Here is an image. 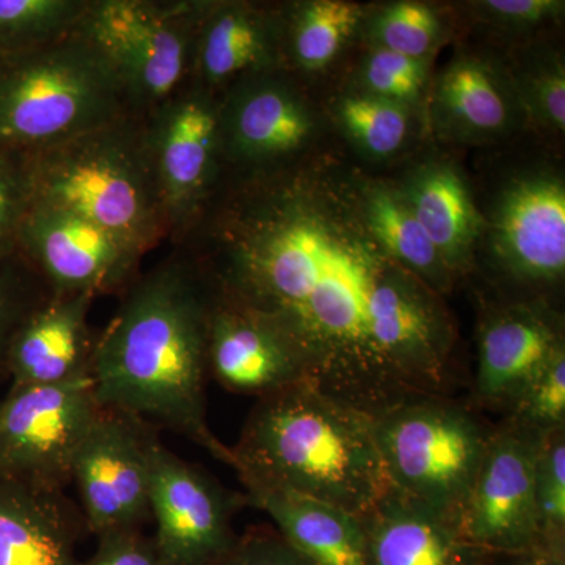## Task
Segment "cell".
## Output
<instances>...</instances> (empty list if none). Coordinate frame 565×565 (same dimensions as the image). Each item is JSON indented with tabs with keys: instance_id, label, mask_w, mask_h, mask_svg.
<instances>
[{
	"instance_id": "obj_1",
	"label": "cell",
	"mask_w": 565,
	"mask_h": 565,
	"mask_svg": "<svg viewBox=\"0 0 565 565\" xmlns=\"http://www.w3.org/2000/svg\"><path fill=\"white\" fill-rule=\"evenodd\" d=\"M362 177L311 151L278 172L223 178L172 248L215 299L277 333L308 381L375 416L445 396L457 329L444 297L371 233Z\"/></svg>"
},
{
	"instance_id": "obj_2",
	"label": "cell",
	"mask_w": 565,
	"mask_h": 565,
	"mask_svg": "<svg viewBox=\"0 0 565 565\" xmlns=\"http://www.w3.org/2000/svg\"><path fill=\"white\" fill-rule=\"evenodd\" d=\"M214 294L180 248L125 291L96 337L92 381L102 408L137 416L195 441L222 462L232 449L207 422V333Z\"/></svg>"
},
{
	"instance_id": "obj_3",
	"label": "cell",
	"mask_w": 565,
	"mask_h": 565,
	"mask_svg": "<svg viewBox=\"0 0 565 565\" xmlns=\"http://www.w3.org/2000/svg\"><path fill=\"white\" fill-rule=\"evenodd\" d=\"M244 486L303 494L364 516L388 493L374 415L303 379L259 397L233 446Z\"/></svg>"
},
{
	"instance_id": "obj_4",
	"label": "cell",
	"mask_w": 565,
	"mask_h": 565,
	"mask_svg": "<svg viewBox=\"0 0 565 565\" xmlns=\"http://www.w3.org/2000/svg\"><path fill=\"white\" fill-rule=\"evenodd\" d=\"M24 161L32 203L81 215L141 255L169 243L143 117L125 115Z\"/></svg>"
},
{
	"instance_id": "obj_5",
	"label": "cell",
	"mask_w": 565,
	"mask_h": 565,
	"mask_svg": "<svg viewBox=\"0 0 565 565\" xmlns=\"http://www.w3.org/2000/svg\"><path fill=\"white\" fill-rule=\"evenodd\" d=\"M129 114L109 62L79 31L0 58V154H36Z\"/></svg>"
},
{
	"instance_id": "obj_6",
	"label": "cell",
	"mask_w": 565,
	"mask_h": 565,
	"mask_svg": "<svg viewBox=\"0 0 565 565\" xmlns=\"http://www.w3.org/2000/svg\"><path fill=\"white\" fill-rule=\"evenodd\" d=\"M390 490L457 522L484 456L489 430L446 396H418L374 416Z\"/></svg>"
},
{
	"instance_id": "obj_7",
	"label": "cell",
	"mask_w": 565,
	"mask_h": 565,
	"mask_svg": "<svg viewBox=\"0 0 565 565\" xmlns=\"http://www.w3.org/2000/svg\"><path fill=\"white\" fill-rule=\"evenodd\" d=\"M207 0H90L79 31L109 62L132 115L147 117L192 79Z\"/></svg>"
},
{
	"instance_id": "obj_8",
	"label": "cell",
	"mask_w": 565,
	"mask_h": 565,
	"mask_svg": "<svg viewBox=\"0 0 565 565\" xmlns=\"http://www.w3.org/2000/svg\"><path fill=\"white\" fill-rule=\"evenodd\" d=\"M143 120L173 247L202 214L225 177L221 103L199 82L189 79Z\"/></svg>"
},
{
	"instance_id": "obj_9",
	"label": "cell",
	"mask_w": 565,
	"mask_h": 565,
	"mask_svg": "<svg viewBox=\"0 0 565 565\" xmlns=\"http://www.w3.org/2000/svg\"><path fill=\"white\" fill-rule=\"evenodd\" d=\"M223 178L278 172L310 154L318 111L285 68L237 82L218 96Z\"/></svg>"
},
{
	"instance_id": "obj_10",
	"label": "cell",
	"mask_w": 565,
	"mask_h": 565,
	"mask_svg": "<svg viewBox=\"0 0 565 565\" xmlns=\"http://www.w3.org/2000/svg\"><path fill=\"white\" fill-rule=\"evenodd\" d=\"M99 412L90 373L62 384L10 388L0 401V476L65 489Z\"/></svg>"
},
{
	"instance_id": "obj_11",
	"label": "cell",
	"mask_w": 565,
	"mask_h": 565,
	"mask_svg": "<svg viewBox=\"0 0 565 565\" xmlns=\"http://www.w3.org/2000/svg\"><path fill=\"white\" fill-rule=\"evenodd\" d=\"M542 435L505 419L490 433L457 530L479 555H546L535 509V459Z\"/></svg>"
},
{
	"instance_id": "obj_12",
	"label": "cell",
	"mask_w": 565,
	"mask_h": 565,
	"mask_svg": "<svg viewBox=\"0 0 565 565\" xmlns=\"http://www.w3.org/2000/svg\"><path fill=\"white\" fill-rule=\"evenodd\" d=\"M154 427L137 416L102 408L71 467L85 527L96 539L141 530L151 519Z\"/></svg>"
},
{
	"instance_id": "obj_13",
	"label": "cell",
	"mask_w": 565,
	"mask_h": 565,
	"mask_svg": "<svg viewBox=\"0 0 565 565\" xmlns=\"http://www.w3.org/2000/svg\"><path fill=\"white\" fill-rule=\"evenodd\" d=\"M245 494L230 492L199 465L174 455L156 438L151 448V535L166 565H212L237 535L233 519Z\"/></svg>"
},
{
	"instance_id": "obj_14",
	"label": "cell",
	"mask_w": 565,
	"mask_h": 565,
	"mask_svg": "<svg viewBox=\"0 0 565 565\" xmlns=\"http://www.w3.org/2000/svg\"><path fill=\"white\" fill-rule=\"evenodd\" d=\"M18 253L51 296L125 292L140 275L145 255L73 212L32 203L18 237Z\"/></svg>"
},
{
	"instance_id": "obj_15",
	"label": "cell",
	"mask_w": 565,
	"mask_h": 565,
	"mask_svg": "<svg viewBox=\"0 0 565 565\" xmlns=\"http://www.w3.org/2000/svg\"><path fill=\"white\" fill-rule=\"evenodd\" d=\"M490 252L512 280L548 288L565 274V185L557 173L531 172L504 185L489 225Z\"/></svg>"
},
{
	"instance_id": "obj_16",
	"label": "cell",
	"mask_w": 565,
	"mask_h": 565,
	"mask_svg": "<svg viewBox=\"0 0 565 565\" xmlns=\"http://www.w3.org/2000/svg\"><path fill=\"white\" fill-rule=\"evenodd\" d=\"M427 95L430 125L444 140L489 143L526 120L508 66L484 54H457Z\"/></svg>"
},
{
	"instance_id": "obj_17",
	"label": "cell",
	"mask_w": 565,
	"mask_h": 565,
	"mask_svg": "<svg viewBox=\"0 0 565 565\" xmlns=\"http://www.w3.org/2000/svg\"><path fill=\"white\" fill-rule=\"evenodd\" d=\"M564 345L563 322L544 302L512 303L493 311L478 334L476 399L486 407L511 411Z\"/></svg>"
},
{
	"instance_id": "obj_18",
	"label": "cell",
	"mask_w": 565,
	"mask_h": 565,
	"mask_svg": "<svg viewBox=\"0 0 565 565\" xmlns=\"http://www.w3.org/2000/svg\"><path fill=\"white\" fill-rule=\"evenodd\" d=\"M277 68L282 66L275 7L207 0L196 31L193 81L218 98L245 77Z\"/></svg>"
},
{
	"instance_id": "obj_19",
	"label": "cell",
	"mask_w": 565,
	"mask_h": 565,
	"mask_svg": "<svg viewBox=\"0 0 565 565\" xmlns=\"http://www.w3.org/2000/svg\"><path fill=\"white\" fill-rule=\"evenodd\" d=\"M93 302L90 296H50L22 321L7 349L10 388L62 384L90 373Z\"/></svg>"
},
{
	"instance_id": "obj_20",
	"label": "cell",
	"mask_w": 565,
	"mask_h": 565,
	"mask_svg": "<svg viewBox=\"0 0 565 565\" xmlns=\"http://www.w3.org/2000/svg\"><path fill=\"white\" fill-rule=\"evenodd\" d=\"M207 371L228 392L258 399L307 379L299 360L277 333L215 296L207 333Z\"/></svg>"
},
{
	"instance_id": "obj_21",
	"label": "cell",
	"mask_w": 565,
	"mask_h": 565,
	"mask_svg": "<svg viewBox=\"0 0 565 565\" xmlns=\"http://www.w3.org/2000/svg\"><path fill=\"white\" fill-rule=\"evenodd\" d=\"M82 530L62 489L0 476V565H79Z\"/></svg>"
},
{
	"instance_id": "obj_22",
	"label": "cell",
	"mask_w": 565,
	"mask_h": 565,
	"mask_svg": "<svg viewBox=\"0 0 565 565\" xmlns=\"http://www.w3.org/2000/svg\"><path fill=\"white\" fill-rule=\"evenodd\" d=\"M367 565H481L456 522L393 490L363 516Z\"/></svg>"
},
{
	"instance_id": "obj_23",
	"label": "cell",
	"mask_w": 565,
	"mask_h": 565,
	"mask_svg": "<svg viewBox=\"0 0 565 565\" xmlns=\"http://www.w3.org/2000/svg\"><path fill=\"white\" fill-rule=\"evenodd\" d=\"M397 189L455 277L470 269L486 222L462 173L449 162H424Z\"/></svg>"
},
{
	"instance_id": "obj_24",
	"label": "cell",
	"mask_w": 565,
	"mask_h": 565,
	"mask_svg": "<svg viewBox=\"0 0 565 565\" xmlns=\"http://www.w3.org/2000/svg\"><path fill=\"white\" fill-rule=\"evenodd\" d=\"M245 500L270 516L275 531L315 565H367L363 516L267 487L245 486Z\"/></svg>"
},
{
	"instance_id": "obj_25",
	"label": "cell",
	"mask_w": 565,
	"mask_h": 565,
	"mask_svg": "<svg viewBox=\"0 0 565 565\" xmlns=\"http://www.w3.org/2000/svg\"><path fill=\"white\" fill-rule=\"evenodd\" d=\"M281 66L292 76H315L332 66L362 29L360 3L308 0L277 6Z\"/></svg>"
},
{
	"instance_id": "obj_26",
	"label": "cell",
	"mask_w": 565,
	"mask_h": 565,
	"mask_svg": "<svg viewBox=\"0 0 565 565\" xmlns=\"http://www.w3.org/2000/svg\"><path fill=\"white\" fill-rule=\"evenodd\" d=\"M362 202L367 226L377 243L408 273L445 297L455 285V274L448 269L440 253L430 243L399 189L362 177Z\"/></svg>"
},
{
	"instance_id": "obj_27",
	"label": "cell",
	"mask_w": 565,
	"mask_h": 565,
	"mask_svg": "<svg viewBox=\"0 0 565 565\" xmlns=\"http://www.w3.org/2000/svg\"><path fill=\"white\" fill-rule=\"evenodd\" d=\"M332 110L344 139L370 161L396 158L415 134V110L366 93H344L334 102Z\"/></svg>"
},
{
	"instance_id": "obj_28",
	"label": "cell",
	"mask_w": 565,
	"mask_h": 565,
	"mask_svg": "<svg viewBox=\"0 0 565 565\" xmlns=\"http://www.w3.org/2000/svg\"><path fill=\"white\" fill-rule=\"evenodd\" d=\"M90 0H0V58L73 35Z\"/></svg>"
},
{
	"instance_id": "obj_29",
	"label": "cell",
	"mask_w": 565,
	"mask_h": 565,
	"mask_svg": "<svg viewBox=\"0 0 565 565\" xmlns=\"http://www.w3.org/2000/svg\"><path fill=\"white\" fill-rule=\"evenodd\" d=\"M370 47L430 61L444 44L448 25L441 11L424 2H393L364 14L362 29Z\"/></svg>"
},
{
	"instance_id": "obj_30",
	"label": "cell",
	"mask_w": 565,
	"mask_h": 565,
	"mask_svg": "<svg viewBox=\"0 0 565 565\" xmlns=\"http://www.w3.org/2000/svg\"><path fill=\"white\" fill-rule=\"evenodd\" d=\"M526 120L563 134L565 129V68L556 52L542 51L508 66Z\"/></svg>"
},
{
	"instance_id": "obj_31",
	"label": "cell",
	"mask_w": 565,
	"mask_h": 565,
	"mask_svg": "<svg viewBox=\"0 0 565 565\" xmlns=\"http://www.w3.org/2000/svg\"><path fill=\"white\" fill-rule=\"evenodd\" d=\"M535 509L546 555H564L565 427L544 434L535 459Z\"/></svg>"
},
{
	"instance_id": "obj_32",
	"label": "cell",
	"mask_w": 565,
	"mask_h": 565,
	"mask_svg": "<svg viewBox=\"0 0 565 565\" xmlns=\"http://www.w3.org/2000/svg\"><path fill=\"white\" fill-rule=\"evenodd\" d=\"M429 68L430 61H415L396 52L370 47L360 63L356 92L416 111L429 92Z\"/></svg>"
},
{
	"instance_id": "obj_33",
	"label": "cell",
	"mask_w": 565,
	"mask_h": 565,
	"mask_svg": "<svg viewBox=\"0 0 565 565\" xmlns=\"http://www.w3.org/2000/svg\"><path fill=\"white\" fill-rule=\"evenodd\" d=\"M509 418L539 435L565 427V345L516 397Z\"/></svg>"
},
{
	"instance_id": "obj_34",
	"label": "cell",
	"mask_w": 565,
	"mask_h": 565,
	"mask_svg": "<svg viewBox=\"0 0 565 565\" xmlns=\"http://www.w3.org/2000/svg\"><path fill=\"white\" fill-rule=\"evenodd\" d=\"M50 296V289L21 255L0 258V382L7 379L6 359L11 337Z\"/></svg>"
},
{
	"instance_id": "obj_35",
	"label": "cell",
	"mask_w": 565,
	"mask_h": 565,
	"mask_svg": "<svg viewBox=\"0 0 565 565\" xmlns=\"http://www.w3.org/2000/svg\"><path fill=\"white\" fill-rule=\"evenodd\" d=\"M32 206V188L22 156L0 154V258L20 255L18 237Z\"/></svg>"
},
{
	"instance_id": "obj_36",
	"label": "cell",
	"mask_w": 565,
	"mask_h": 565,
	"mask_svg": "<svg viewBox=\"0 0 565 565\" xmlns=\"http://www.w3.org/2000/svg\"><path fill=\"white\" fill-rule=\"evenodd\" d=\"M559 0H484L470 3L476 20L505 35H522L559 21L564 13Z\"/></svg>"
},
{
	"instance_id": "obj_37",
	"label": "cell",
	"mask_w": 565,
	"mask_h": 565,
	"mask_svg": "<svg viewBox=\"0 0 565 565\" xmlns=\"http://www.w3.org/2000/svg\"><path fill=\"white\" fill-rule=\"evenodd\" d=\"M212 565H315L277 531L252 530L237 535L232 548Z\"/></svg>"
},
{
	"instance_id": "obj_38",
	"label": "cell",
	"mask_w": 565,
	"mask_h": 565,
	"mask_svg": "<svg viewBox=\"0 0 565 565\" xmlns=\"http://www.w3.org/2000/svg\"><path fill=\"white\" fill-rule=\"evenodd\" d=\"M79 565H166L152 537L141 530L118 531L98 537V546Z\"/></svg>"
},
{
	"instance_id": "obj_39",
	"label": "cell",
	"mask_w": 565,
	"mask_h": 565,
	"mask_svg": "<svg viewBox=\"0 0 565 565\" xmlns=\"http://www.w3.org/2000/svg\"><path fill=\"white\" fill-rule=\"evenodd\" d=\"M523 565H565L564 555H539L527 557Z\"/></svg>"
}]
</instances>
